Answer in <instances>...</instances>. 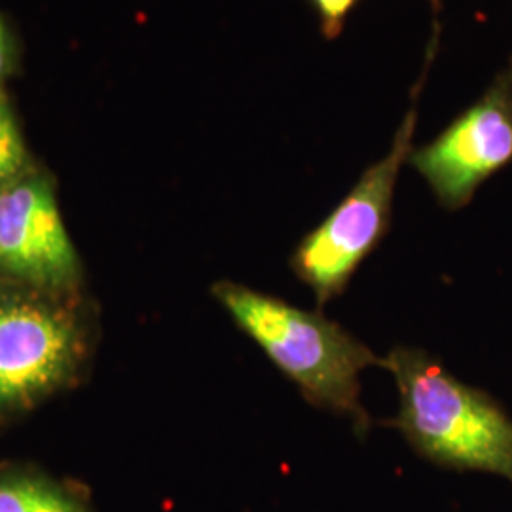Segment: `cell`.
<instances>
[{
  "instance_id": "52a82bcc",
  "label": "cell",
  "mask_w": 512,
  "mask_h": 512,
  "mask_svg": "<svg viewBox=\"0 0 512 512\" xmlns=\"http://www.w3.org/2000/svg\"><path fill=\"white\" fill-rule=\"evenodd\" d=\"M0 512H88L73 488L29 469L0 471Z\"/></svg>"
},
{
  "instance_id": "ba28073f",
  "label": "cell",
  "mask_w": 512,
  "mask_h": 512,
  "mask_svg": "<svg viewBox=\"0 0 512 512\" xmlns=\"http://www.w3.org/2000/svg\"><path fill=\"white\" fill-rule=\"evenodd\" d=\"M31 169L29 152L10 99L0 88V186L12 183Z\"/></svg>"
},
{
  "instance_id": "8992f818",
  "label": "cell",
  "mask_w": 512,
  "mask_h": 512,
  "mask_svg": "<svg viewBox=\"0 0 512 512\" xmlns=\"http://www.w3.org/2000/svg\"><path fill=\"white\" fill-rule=\"evenodd\" d=\"M408 162L442 207L469 205L476 190L512 162V65L435 141L412 150Z\"/></svg>"
},
{
  "instance_id": "277c9868",
  "label": "cell",
  "mask_w": 512,
  "mask_h": 512,
  "mask_svg": "<svg viewBox=\"0 0 512 512\" xmlns=\"http://www.w3.org/2000/svg\"><path fill=\"white\" fill-rule=\"evenodd\" d=\"M418 90L420 86L414 92V103L397 129L389 152L366 169L348 196L302 238L291 255V270L313 291L317 310H323L330 300L348 289L351 277L389 230L397 179L414 150Z\"/></svg>"
},
{
  "instance_id": "6da1fadb",
  "label": "cell",
  "mask_w": 512,
  "mask_h": 512,
  "mask_svg": "<svg viewBox=\"0 0 512 512\" xmlns=\"http://www.w3.org/2000/svg\"><path fill=\"white\" fill-rule=\"evenodd\" d=\"M211 294L311 406L348 418L365 437L372 421L361 404V372L384 368V357L321 310H302L234 281L215 283Z\"/></svg>"
},
{
  "instance_id": "30bf717a",
  "label": "cell",
  "mask_w": 512,
  "mask_h": 512,
  "mask_svg": "<svg viewBox=\"0 0 512 512\" xmlns=\"http://www.w3.org/2000/svg\"><path fill=\"white\" fill-rule=\"evenodd\" d=\"M12 61H14V54H12V38L6 31V25L0 19V82L6 74L10 73L12 69Z\"/></svg>"
},
{
  "instance_id": "5b68a950",
  "label": "cell",
  "mask_w": 512,
  "mask_h": 512,
  "mask_svg": "<svg viewBox=\"0 0 512 512\" xmlns=\"http://www.w3.org/2000/svg\"><path fill=\"white\" fill-rule=\"evenodd\" d=\"M80 279L52 179L31 167L0 186V283L74 293Z\"/></svg>"
},
{
  "instance_id": "7a4b0ae2",
  "label": "cell",
  "mask_w": 512,
  "mask_h": 512,
  "mask_svg": "<svg viewBox=\"0 0 512 512\" xmlns=\"http://www.w3.org/2000/svg\"><path fill=\"white\" fill-rule=\"evenodd\" d=\"M384 359L401 401L397 416L385 425L439 467L499 476L512 484V418L501 403L458 380L423 349L397 346Z\"/></svg>"
},
{
  "instance_id": "3957f363",
  "label": "cell",
  "mask_w": 512,
  "mask_h": 512,
  "mask_svg": "<svg viewBox=\"0 0 512 512\" xmlns=\"http://www.w3.org/2000/svg\"><path fill=\"white\" fill-rule=\"evenodd\" d=\"M73 294L0 283V418L35 408L78 376L90 334Z\"/></svg>"
},
{
  "instance_id": "9c48e42d",
  "label": "cell",
  "mask_w": 512,
  "mask_h": 512,
  "mask_svg": "<svg viewBox=\"0 0 512 512\" xmlns=\"http://www.w3.org/2000/svg\"><path fill=\"white\" fill-rule=\"evenodd\" d=\"M311 2L321 19L323 33L329 38H336L340 35L344 21L357 0H311Z\"/></svg>"
}]
</instances>
